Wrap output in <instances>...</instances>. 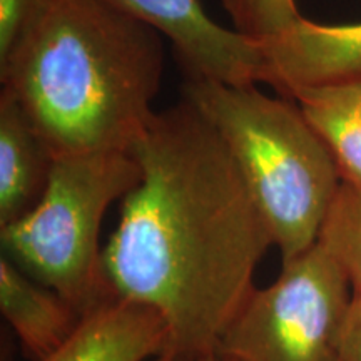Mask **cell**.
<instances>
[{"mask_svg": "<svg viewBox=\"0 0 361 361\" xmlns=\"http://www.w3.org/2000/svg\"><path fill=\"white\" fill-rule=\"evenodd\" d=\"M130 154L141 179L102 250L107 291L164 318L169 355L214 353L274 245L264 216L223 139L186 99L156 112Z\"/></svg>", "mask_w": 361, "mask_h": 361, "instance_id": "obj_1", "label": "cell"}, {"mask_svg": "<svg viewBox=\"0 0 361 361\" xmlns=\"http://www.w3.org/2000/svg\"><path fill=\"white\" fill-rule=\"evenodd\" d=\"M162 69V34L146 22L102 0H34L0 79L56 159L133 151Z\"/></svg>", "mask_w": 361, "mask_h": 361, "instance_id": "obj_2", "label": "cell"}, {"mask_svg": "<svg viewBox=\"0 0 361 361\" xmlns=\"http://www.w3.org/2000/svg\"><path fill=\"white\" fill-rule=\"evenodd\" d=\"M184 99L216 129L264 216L283 261L316 245L341 176L300 106L256 84L186 79Z\"/></svg>", "mask_w": 361, "mask_h": 361, "instance_id": "obj_3", "label": "cell"}, {"mask_svg": "<svg viewBox=\"0 0 361 361\" xmlns=\"http://www.w3.org/2000/svg\"><path fill=\"white\" fill-rule=\"evenodd\" d=\"M139 179L130 152L56 157L39 204L0 228L4 256L84 314L112 296L102 273L101 224L112 202Z\"/></svg>", "mask_w": 361, "mask_h": 361, "instance_id": "obj_4", "label": "cell"}, {"mask_svg": "<svg viewBox=\"0 0 361 361\" xmlns=\"http://www.w3.org/2000/svg\"><path fill=\"white\" fill-rule=\"evenodd\" d=\"M353 288L316 241L283 261L279 278L252 290L216 346L236 361H341Z\"/></svg>", "mask_w": 361, "mask_h": 361, "instance_id": "obj_5", "label": "cell"}, {"mask_svg": "<svg viewBox=\"0 0 361 361\" xmlns=\"http://www.w3.org/2000/svg\"><path fill=\"white\" fill-rule=\"evenodd\" d=\"M154 27L173 44L186 79L246 85L259 82L258 44L219 25L200 0H102Z\"/></svg>", "mask_w": 361, "mask_h": 361, "instance_id": "obj_6", "label": "cell"}, {"mask_svg": "<svg viewBox=\"0 0 361 361\" xmlns=\"http://www.w3.org/2000/svg\"><path fill=\"white\" fill-rule=\"evenodd\" d=\"M258 47L259 82L276 89L281 97L361 80V24L324 25L303 17Z\"/></svg>", "mask_w": 361, "mask_h": 361, "instance_id": "obj_7", "label": "cell"}, {"mask_svg": "<svg viewBox=\"0 0 361 361\" xmlns=\"http://www.w3.org/2000/svg\"><path fill=\"white\" fill-rule=\"evenodd\" d=\"M169 355V329L156 310L109 296L85 311L62 346L40 361H151Z\"/></svg>", "mask_w": 361, "mask_h": 361, "instance_id": "obj_8", "label": "cell"}, {"mask_svg": "<svg viewBox=\"0 0 361 361\" xmlns=\"http://www.w3.org/2000/svg\"><path fill=\"white\" fill-rule=\"evenodd\" d=\"M54 166L51 149L17 99L0 92V228L19 221L42 200Z\"/></svg>", "mask_w": 361, "mask_h": 361, "instance_id": "obj_9", "label": "cell"}, {"mask_svg": "<svg viewBox=\"0 0 361 361\" xmlns=\"http://www.w3.org/2000/svg\"><path fill=\"white\" fill-rule=\"evenodd\" d=\"M0 311L24 350L37 361L62 346L82 314L13 261L0 258Z\"/></svg>", "mask_w": 361, "mask_h": 361, "instance_id": "obj_10", "label": "cell"}, {"mask_svg": "<svg viewBox=\"0 0 361 361\" xmlns=\"http://www.w3.org/2000/svg\"><path fill=\"white\" fill-rule=\"evenodd\" d=\"M291 101L326 142L343 183L361 188V80L301 89Z\"/></svg>", "mask_w": 361, "mask_h": 361, "instance_id": "obj_11", "label": "cell"}, {"mask_svg": "<svg viewBox=\"0 0 361 361\" xmlns=\"http://www.w3.org/2000/svg\"><path fill=\"white\" fill-rule=\"evenodd\" d=\"M318 243L346 273L353 296L361 298V188L341 183Z\"/></svg>", "mask_w": 361, "mask_h": 361, "instance_id": "obj_12", "label": "cell"}, {"mask_svg": "<svg viewBox=\"0 0 361 361\" xmlns=\"http://www.w3.org/2000/svg\"><path fill=\"white\" fill-rule=\"evenodd\" d=\"M233 29L251 42L261 44L283 34L303 19L295 0H221Z\"/></svg>", "mask_w": 361, "mask_h": 361, "instance_id": "obj_13", "label": "cell"}, {"mask_svg": "<svg viewBox=\"0 0 361 361\" xmlns=\"http://www.w3.org/2000/svg\"><path fill=\"white\" fill-rule=\"evenodd\" d=\"M32 6L34 0H0V62L11 54Z\"/></svg>", "mask_w": 361, "mask_h": 361, "instance_id": "obj_14", "label": "cell"}, {"mask_svg": "<svg viewBox=\"0 0 361 361\" xmlns=\"http://www.w3.org/2000/svg\"><path fill=\"white\" fill-rule=\"evenodd\" d=\"M343 361H361V298L353 296L341 343Z\"/></svg>", "mask_w": 361, "mask_h": 361, "instance_id": "obj_15", "label": "cell"}, {"mask_svg": "<svg viewBox=\"0 0 361 361\" xmlns=\"http://www.w3.org/2000/svg\"><path fill=\"white\" fill-rule=\"evenodd\" d=\"M183 360V358H180ZM183 361H236V360H231V358H226L223 355H218L214 351V353H207V355H201V356H194V358H186Z\"/></svg>", "mask_w": 361, "mask_h": 361, "instance_id": "obj_16", "label": "cell"}, {"mask_svg": "<svg viewBox=\"0 0 361 361\" xmlns=\"http://www.w3.org/2000/svg\"><path fill=\"white\" fill-rule=\"evenodd\" d=\"M151 361H183V360L178 358V356H174V355H162V356H157V358L151 360Z\"/></svg>", "mask_w": 361, "mask_h": 361, "instance_id": "obj_17", "label": "cell"}, {"mask_svg": "<svg viewBox=\"0 0 361 361\" xmlns=\"http://www.w3.org/2000/svg\"><path fill=\"white\" fill-rule=\"evenodd\" d=\"M341 361H343V360H341Z\"/></svg>", "mask_w": 361, "mask_h": 361, "instance_id": "obj_18", "label": "cell"}]
</instances>
